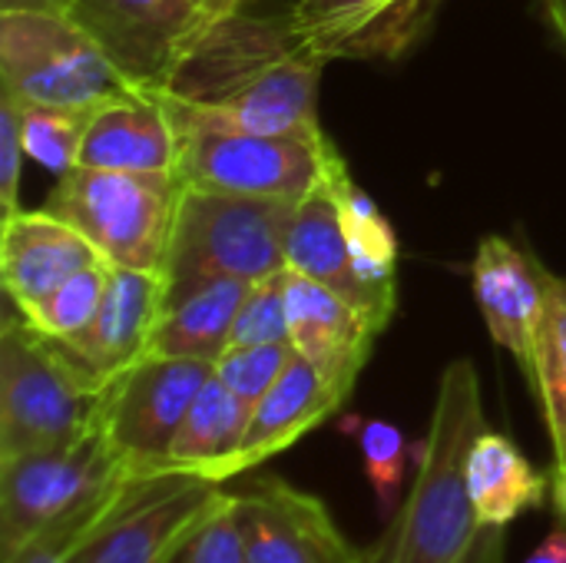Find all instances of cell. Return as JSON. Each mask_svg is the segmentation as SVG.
I'll return each instance as SVG.
<instances>
[{
	"mask_svg": "<svg viewBox=\"0 0 566 563\" xmlns=\"http://www.w3.org/2000/svg\"><path fill=\"white\" fill-rule=\"evenodd\" d=\"M325 63L298 40L289 7L206 23L163 90L199 116L252 133H322L318 80Z\"/></svg>",
	"mask_w": 566,
	"mask_h": 563,
	"instance_id": "6da1fadb",
	"label": "cell"
},
{
	"mask_svg": "<svg viewBox=\"0 0 566 563\" xmlns=\"http://www.w3.org/2000/svg\"><path fill=\"white\" fill-rule=\"evenodd\" d=\"M488 428L471 358L444 365L408 494L371 563H507V528L481 521L468 491V451Z\"/></svg>",
	"mask_w": 566,
	"mask_h": 563,
	"instance_id": "7a4b0ae2",
	"label": "cell"
},
{
	"mask_svg": "<svg viewBox=\"0 0 566 563\" xmlns=\"http://www.w3.org/2000/svg\"><path fill=\"white\" fill-rule=\"evenodd\" d=\"M103 378L36 332L7 299L0 325V461L96 431Z\"/></svg>",
	"mask_w": 566,
	"mask_h": 563,
	"instance_id": "3957f363",
	"label": "cell"
},
{
	"mask_svg": "<svg viewBox=\"0 0 566 563\" xmlns=\"http://www.w3.org/2000/svg\"><path fill=\"white\" fill-rule=\"evenodd\" d=\"M163 103L176 126L179 159L176 176L189 189L255 196L298 202L318 189L328 156L338 149L332 136H292V133H252L209 116L192 113L163 90H146Z\"/></svg>",
	"mask_w": 566,
	"mask_h": 563,
	"instance_id": "277c9868",
	"label": "cell"
},
{
	"mask_svg": "<svg viewBox=\"0 0 566 563\" xmlns=\"http://www.w3.org/2000/svg\"><path fill=\"white\" fill-rule=\"evenodd\" d=\"M182 189L176 173L76 166L56 176L43 209L80 229L103 262L163 275Z\"/></svg>",
	"mask_w": 566,
	"mask_h": 563,
	"instance_id": "5b68a950",
	"label": "cell"
},
{
	"mask_svg": "<svg viewBox=\"0 0 566 563\" xmlns=\"http://www.w3.org/2000/svg\"><path fill=\"white\" fill-rule=\"evenodd\" d=\"M295 202L182 189L163 265L169 289L239 279L262 282L285 272V229Z\"/></svg>",
	"mask_w": 566,
	"mask_h": 563,
	"instance_id": "8992f818",
	"label": "cell"
},
{
	"mask_svg": "<svg viewBox=\"0 0 566 563\" xmlns=\"http://www.w3.org/2000/svg\"><path fill=\"white\" fill-rule=\"evenodd\" d=\"M126 478L96 431L0 461V557L50 534L73 538Z\"/></svg>",
	"mask_w": 566,
	"mask_h": 563,
	"instance_id": "52a82bcc",
	"label": "cell"
},
{
	"mask_svg": "<svg viewBox=\"0 0 566 563\" xmlns=\"http://www.w3.org/2000/svg\"><path fill=\"white\" fill-rule=\"evenodd\" d=\"M0 90L23 103L99 110L139 86L63 10H0Z\"/></svg>",
	"mask_w": 566,
	"mask_h": 563,
	"instance_id": "ba28073f",
	"label": "cell"
},
{
	"mask_svg": "<svg viewBox=\"0 0 566 563\" xmlns=\"http://www.w3.org/2000/svg\"><path fill=\"white\" fill-rule=\"evenodd\" d=\"M222 491V484L182 471L126 478L66 541V561L166 563L176 541L219 501Z\"/></svg>",
	"mask_w": 566,
	"mask_h": 563,
	"instance_id": "9c48e42d",
	"label": "cell"
},
{
	"mask_svg": "<svg viewBox=\"0 0 566 563\" xmlns=\"http://www.w3.org/2000/svg\"><path fill=\"white\" fill-rule=\"evenodd\" d=\"M212 372L209 362L146 355L103 382L96 435L129 478L166 468L176 431Z\"/></svg>",
	"mask_w": 566,
	"mask_h": 563,
	"instance_id": "30bf717a",
	"label": "cell"
},
{
	"mask_svg": "<svg viewBox=\"0 0 566 563\" xmlns=\"http://www.w3.org/2000/svg\"><path fill=\"white\" fill-rule=\"evenodd\" d=\"M119 73L139 86H166L206 20L192 0H60V7Z\"/></svg>",
	"mask_w": 566,
	"mask_h": 563,
	"instance_id": "8fae6325",
	"label": "cell"
},
{
	"mask_svg": "<svg viewBox=\"0 0 566 563\" xmlns=\"http://www.w3.org/2000/svg\"><path fill=\"white\" fill-rule=\"evenodd\" d=\"M249 563H361L358 551L338 528L318 494L289 484L279 475H255L232 491Z\"/></svg>",
	"mask_w": 566,
	"mask_h": 563,
	"instance_id": "7c38bea8",
	"label": "cell"
},
{
	"mask_svg": "<svg viewBox=\"0 0 566 563\" xmlns=\"http://www.w3.org/2000/svg\"><path fill=\"white\" fill-rule=\"evenodd\" d=\"M444 0H295L298 40L322 60H401L434 27Z\"/></svg>",
	"mask_w": 566,
	"mask_h": 563,
	"instance_id": "4fadbf2b",
	"label": "cell"
},
{
	"mask_svg": "<svg viewBox=\"0 0 566 563\" xmlns=\"http://www.w3.org/2000/svg\"><path fill=\"white\" fill-rule=\"evenodd\" d=\"M348 398H352V388H345L342 382H335L332 375H325L318 365H312L308 358L295 352L282 378L252 405L245 438L235 448V455L222 465L219 484L235 481L262 468L275 455L289 451L305 435H312L328 418H335Z\"/></svg>",
	"mask_w": 566,
	"mask_h": 563,
	"instance_id": "5bb4252c",
	"label": "cell"
},
{
	"mask_svg": "<svg viewBox=\"0 0 566 563\" xmlns=\"http://www.w3.org/2000/svg\"><path fill=\"white\" fill-rule=\"evenodd\" d=\"M551 275L554 272L544 269L534 252L514 246L507 236H484L478 246L471 265L474 299L491 338L507 348L521 368L531 362V342L547 305Z\"/></svg>",
	"mask_w": 566,
	"mask_h": 563,
	"instance_id": "9a60e30c",
	"label": "cell"
},
{
	"mask_svg": "<svg viewBox=\"0 0 566 563\" xmlns=\"http://www.w3.org/2000/svg\"><path fill=\"white\" fill-rule=\"evenodd\" d=\"M163 305L166 279L159 272L109 265L106 292L93 322L60 345L76 362H83L96 378L106 382L149 355Z\"/></svg>",
	"mask_w": 566,
	"mask_h": 563,
	"instance_id": "2e32d148",
	"label": "cell"
},
{
	"mask_svg": "<svg viewBox=\"0 0 566 563\" xmlns=\"http://www.w3.org/2000/svg\"><path fill=\"white\" fill-rule=\"evenodd\" d=\"M93 262H103L93 242L50 209H17L3 219L0 279L20 315Z\"/></svg>",
	"mask_w": 566,
	"mask_h": 563,
	"instance_id": "e0dca14e",
	"label": "cell"
},
{
	"mask_svg": "<svg viewBox=\"0 0 566 563\" xmlns=\"http://www.w3.org/2000/svg\"><path fill=\"white\" fill-rule=\"evenodd\" d=\"M282 282L292 348L355 392V382L365 372L381 332L368 322L361 309H355L328 285L289 269L282 272Z\"/></svg>",
	"mask_w": 566,
	"mask_h": 563,
	"instance_id": "ac0fdd59",
	"label": "cell"
},
{
	"mask_svg": "<svg viewBox=\"0 0 566 563\" xmlns=\"http://www.w3.org/2000/svg\"><path fill=\"white\" fill-rule=\"evenodd\" d=\"M285 269L298 272L312 282L328 285L342 299H348L355 309L368 315V322L385 332L388 322L395 319V309H388L358 275L335 199L328 189L318 183L315 192L295 202L285 229Z\"/></svg>",
	"mask_w": 566,
	"mask_h": 563,
	"instance_id": "d6986e66",
	"label": "cell"
},
{
	"mask_svg": "<svg viewBox=\"0 0 566 563\" xmlns=\"http://www.w3.org/2000/svg\"><path fill=\"white\" fill-rule=\"evenodd\" d=\"M176 159L179 139L169 113L156 96L136 90L133 96L113 100L93 113L76 166L116 173H176Z\"/></svg>",
	"mask_w": 566,
	"mask_h": 563,
	"instance_id": "ffe728a7",
	"label": "cell"
},
{
	"mask_svg": "<svg viewBox=\"0 0 566 563\" xmlns=\"http://www.w3.org/2000/svg\"><path fill=\"white\" fill-rule=\"evenodd\" d=\"M249 285L252 282H239V279H209L182 289L166 285V305L149 355L196 358L216 365L229 348L232 325L245 302Z\"/></svg>",
	"mask_w": 566,
	"mask_h": 563,
	"instance_id": "44dd1931",
	"label": "cell"
},
{
	"mask_svg": "<svg viewBox=\"0 0 566 563\" xmlns=\"http://www.w3.org/2000/svg\"><path fill=\"white\" fill-rule=\"evenodd\" d=\"M322 186L335 199L355 269L361 282L388 305L398 309V236L378 202L358 186L342 149H335L325 163Z\"/></svg>",
	"mask_w": 566,
	"mask_h": 563,
	"instance_id": "7402d4cb",
	"label": "cell"
},
{
	"mask_svg": "<svg viewBox=\"0 0 566 563\" xmlns=\"http://www.w3.org/2000/svg\"><path fill=\"white\" fill-rule=\"evenodd\" d=\"M551 478L501 431L484 428L468 451V491L484 524L511 528L521 514L544 508Z\"/></svg>",
	"mask_w": 566,
	"mask_h": 563,
	"instance_id": "603a6c76",
	"label": "cell"
},
{
	"mask_svg": "<svg viewBox=\"0 0 566 563\" xmlns=\"http://www.w3.org/2000/svg\"><path fill=\"white\" fill-rule=\"evenodd\" d=\"M249 415H252V405L232 395L212 372V378L202 385V392L189 405L163 471L199 475L219 484L222 465L235 455V448L245 438Z\"/></svg>",
	"mask_w": 566,
	"mask_h": 563,
	"instance_id": "cb8c5ba5",
	"label": "cell"
},
{
	"mask_svg": "<svg viewBox=\"0 0 566 563\" xmlns=\"http://www.w3.org/2000/svg\"><path fill=\"white\" fill-rule=\"evenodd\" d=\"M554 451L551 478L566 475V279L551 275L547 305L531 342V362L524 368Z\"/></svg>",
	"mask_w": 566,
	"mask_h": 563,
	"instance_id": "d4e9b609",
	"label": "cell"
},
{
	"mask_svg": "<svg viewBox=\"0 0 566 563\" xmlns=\"http://www.w3.org/2000/svg\"><path fill=\"white\" fill-rule=\"evenodd\" d=\"M17 106H20V133H23L27 159L50 169L53 176L76 169L80 149H83V139L96 110L40 106V103H23V100H17Z\"/></svg>",
	"mask_w": 566,
	"mask_h": 563,
	"instance_id": "484cf974",
	"label": "cell"
},
{
	"mask_svg": "<svg viewBox=\"0 0 566 563\" xmlns=\"http://www.w3.org/2000/svg\"><path fill=\"white\" fill-rule=\"evenodd\" d=\"M358 438V451H361V468L365 478L371 484V494L378 501V514L385 521L395 518V511L401 508V488H405V475H408V438L398 425L385 421V418H365L355 428Z\"/></svg>",
	"mask_w": 566,
	"mask_h": 563,
	"instance_id": "4316f807",
	"label": "cell"
},
{
	"mask_svg": "<svg viewBox=\"0 0 566 563\" xmlns=\"http://www.w3.org/2000/svg\"><path fill=\"white\" fill-rule=\"evenodd\" d=\"M106 279H109V262H93V265L80 269L76 275H70L63 285H56L23 319L46 338L66 342L93 322V315L103 302V292H106Z\"/></svg>",
	"mask_w": 566,
	"mask_h": 563,
	"instance_id": "83f0119b",
	"label": "cell"
},
{
	"mask_svg": "<svg viewBox=\"0 0 566 563\" xmlns=\"http://www.w3.org/2000/svg\"><path fill=\"white\" fill-rule=\"evenodd\" d=\"M166 563H249V544L232 491H222L219 501L176 541Z\"/></svg>",
	"mask_w": 566,
	"mask_h": 563,
	"instance_id": "f1b7e54d",
	"label": "cell"
},
{
	"mask_svg": "<svg viewBox=\"0 0 566 563\" xmlns=\"http://www.w3.org/2000/svg\"><path fill=\"white\" fill-rule=\"evenodd\" d=\"M295 358L292 342L285 345H245V348H226L216 362V378L239 395L245 405H255L289 368Z\"/></svg>",
	"mask_w": 566,
	"mask_h": 563,
	"instance_id": "f546056e",
	"label": "cell"
},
{
	"mask_svg": "<svg viewBox=\"0 0 566 563\" xmlns=\"http://www.w3.org/2000/svg\"><path fill=\"white\" fill-rule=\"evenodd\" d=\"M289 338V312H285V282L282 272L262 282H252L245 302L235 315L229 348L245 345H285Z\"/></svg>",
	"mask_w": 566,
	"mask_h": 563,
	"instance_id": "4dcf8cb0",
	"label": "cell"
},
{
	"mask_svg": "<svg viewBox=\"0 0 566 563\" xmlns=\"http://www.w3.org/2000/svg\"><path fill=\"white\" fill-rule=\"evenodd\" d=\"M27 149L20 133V106L17 96L0 90V216H13L20 209V176H23Z\"/></svg>",
	"mask_w": 566,
	"mask_h": 563,
	"instance_id": "1f68e13d",
	"label": "cell"
},
{
	"mask_svg": "<svg viewBox=\"0 0 566 563\" xmlns=\"http://www.w3.org/2000/svg\"><path fill=\"white\" fill-rule=\"evenodd\" d=\"M66 534H50V538H40L7 557H0V563H70L66 561Z\"/></svg>",
	"mask_w": 566,
	"mask_h": 563,
	"instance_id": "d6a6232c",
	"label": "cell"
},
{
	"mask_svg": "<svg viewBox=\"0 0 566 563\" xmlns=\"http://www.w3.org/2000/svg\"><path fill=\"white\" fill-rule=\"evenodd\" d=\"M524 563H566V524L557 528L554 534H547Z\"/></svg>",
	"mask_w": 566,
	"mask_h": 563,
	"instance_id": "836d02e7",
	"label": "cell"
},
{
	"mask_svg": "<svg viewBox=\"0 0 566 563\" xmlns=\"http://www.w3.org/2000/svg\"><path fill=\"white\" fill-rule=\"evenodd\" d=\"M249 0H192V7L202 13L206 23H216V20H226L239 10H245Z\"/></svg>",
	"mask_w": 566,
	"mask_h": 563,
	"instance_id": "e575fe53",
	"label": "cell"
},
{
	"mask_svg": "<svg viewBox=\"0 0 566 563\" xmlns=\"http://www.w3.org/2000/svg\"><path fill=\"white\" fill-rule=\"evenodd\" d=\"M544 13H547V23L554 30V37L560 40V46L566 50V0H541Z\"/></svg>",
	"mask_w": 566,
	"mask_h": 563,
	"instance_id": "d590c367",
	"label": "cell"
},
{
	"mask_svg": "<svg viewBox=\"0 0 566 563\" xmlns=\"http://www.w3.org/2000/svg\"><path fill=\"white\" fill-rule=\"evenodd\" d=\"M60 0H0V10H56Z\"/></svg>",
	"mask_w": 566,
	"mask_h": 563,
	"instance_id": "8d00e7d4",
	"label": "cell"
},
{
	"mask_svg": "<svg viewBox=\"0 0 566 563\" xmlns=\"http://www.w3.org/2000/svg\"><path fill=\"white\" fill-rule=\"evenodd\" d=\"M551 498H554V511H557V518L566 524V475L564 478H551Z\"/></svg>",
	"mask_w": 566,
	"mask_h": 563,
	"instance_id": "74e56055",
	"label": "cell"
},
{
	"mask_svg": "<svg viewBox=\"0 0 566 563\" xmlns=\"http://www.w3.org/2000/svg\"><path fill=\"white\" fill-rule=\"evenodd\" d=\"M361 563H371V557H368V554H365V561H361Z\"/></svg>",
	"mask_w": 566,
	"mask_h": 563,
	"instance_id": "f35d334b",
	"label": "cell"
}]
</instances>
